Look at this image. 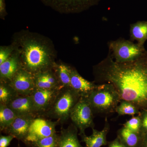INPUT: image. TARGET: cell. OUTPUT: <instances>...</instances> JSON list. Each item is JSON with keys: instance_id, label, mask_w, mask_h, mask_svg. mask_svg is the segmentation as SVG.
<instances>
[{"instance_id": "1", "label": "cell", "mask_w": 147, "mask_h": 147, "mask_svg": "<svg viewBox=\"0 0 147 147\" xmlns=\"http://www.w3.org/2000/svg\"><path fill=\"white\" fill-rule=\"evenodd\" d=\"M94 82L110 84L121 100L133 103L140 111L147 108V52L131 61L119 63L110 53L93 67Z\"/></svg>"}, {"instance_id": "2", "label": "cell", "mask_w": 147, "mask_h": 147, "mask_svg": "<svg viewBox=\"0 0 147 147\" xmlns=\"http://www.w3.org/2000/svg\"><path fill=\"white\" fill-rule=\"evenodd\" d=\"M12 43L19 53L23 68L34 75L54 68L57 52L50 38L22 30L15 34Z\"/></svg>"}, {"instance_id": "3", "label": "cell", "mask_w": 147, "mask_h": 147, "mask_svg": "<svg viewBox=\"0 0 147 147\" xmlns=\"http://www.w3.org/2000/svg\"><path fill=\"white\" fill-rule=\"evenodd\" d=\"M97 85L87 97L94 115H107L115 113L121 100L118 93L111 84Z\"/></svg>"}, {"instance_id": "4", "label": "cell", "mask_w": 147, "mask_h": 147, "mask_svg": "<svg viewBox=\"0 0 147 147\" xmlns=\"http://www.w3.org/2000/svg\"><path fill=\"white\" fill-rule=\"evenodd\" d=\"M80 96L71 88H64L59 91L50 110L44 115L65 123L70 118L72 109L80 99Z\"/></svg>"}, {"instance_id": "5", "label": "cell", "mask_w": 147, "mask_h": 147, "mask_svg": "<svg viewBox=\"0 0 147 147\" xmlns=\"http://www.w3.org/2000/svg\"><path fill=\"white\" fill-rule=\"evenodd\" d=\"M108 46L109 53L114 60L119 63L136 60L146 52L143 45L124 39L112 40Z\"/></svg>"}, {"instance_id": "6", "label": "cell", "mask_w": 147, "mask_h": 147, "mask_svg": "<svg viewBox=\"0 0 147 147\" xmlns=\"http://www.w3.org/2000/svg\"><path fill=\"white\" fill-rule=\"evenodd\" d=\"M72 123L78 128L80 136L87 128H94V114L87 97H81L70 115Z\"/></svg>"}, {"instance_id": "7", "label": "cell", "mask_w": 147, "mask_h": 147, "mask_svg": "<svg viewBox=\"0 0 147 147\" xmlns=\"http://www.w3.org/2000/svg\"><path fill=\"white\" fill-rule=\"evenodd\" d=\"M61 13H80L95 5L99 0H40Z\"/></svg>"}, {"instance_id": "8", "label": "cell", "mask_w": 147, "mask_h": 147, "mask_svg": "<svg viewBox=\"0 0 147 147\" xmlns=\"http://www.w3.org/2000/svg\"><path fill=\"white\" fill-rule=\"evenodd\" d=\"M59 123L57 121H53L42 118L36 117L30 126L25 143L30 144L32 142L56 134V127Z\"/></svg>"}, {"instance_id": "9", "label": "cell", "mask_w": 147, "mask_h": 147, "mask_svg": "<svg viewBox=\"0 0 147 147\" xmlns=\"http://www.w3.org/2000/svg\"><path fill=\"white\" fill-rule=\"evenodd\" d=\"M60 90L36 88L30 96L38 116H44L50 110Z\"/></svg>"}, {"instance_id": "10", "label": "cell", "mask_w": 147, "mask_h": 147, "mask_svg": "<svg viewBox=\"0 0 147 147\" xmlns=\"http://www.w3.org/2000/svg\"><path fill=\"white\" fill-rule=\"evenodd\" d=\"M21 95H30L36 88L34 75L22 67L8 83Z\"/></svg>"}, {"instance_id": "11", "label": "cell", "mask_w": 147, "mask_h": 147, "mask_svg": "<svg viewBox=\"0 0 147 147\" xmlns=\"http://www.w3.org/2000/svg\"><path fill=\"white\" fill-rule=\"evenodd\" d=\"M36 117L33 116H17L5 131L25 143L30 126Z\"/></svg>"}, {"instance_id": "12", "label": "cell", "mask_w": 147, "mask_h": 147, "mask_svg": "<svg viewBox=\"0 0 147 147\" xmlns=\"http://www.w3.org/2000/svg\"><path fill=\"white\" fill-rule=\"evenodd\" d=\"M22 67L20 55L15 50L6 61L0 64V82L9 83Z\"/></svg>"}, {"instance_id": "13", "label": "cell", "mask_w": 147, "mask_h": 147, "mask_svg": "<svg viewBox=\"0 0 147 147\" xmlns=\"http://www.w3.org/2000/svg\"><path fill=\"white\" fill-rule=\"evenodd\" d=\"M7 105L18 116H38L30 95H19Z\"/></svg>"}, {"instance_id": "14", "label": "cell", "mask_w": 147, "mask_h": 147, "mask_svg": "<svg viewBox=\"0 0 147 147\" xmlns=\"http://www.w3.org/2000/svg\"><path fill=\"white\" fill-rule=\"evenodd\" d=\"M97 85L94 82H90L84 79L75 68L71 67L70 88L81 97H88Z\"/></svg>"}, {"instance_id": "15", "label": "cell", "mask_w": 147, "mask_h": 147, "mask_svg": "<svg viewBox=\"0 0 147 147\" xmlns=\"http://www.w3.org/2000/svg\"><path fill=\"white\" fill-rule=\"evenodd\" d=\"M110 125L108 119H105L104 127L100 131L92 129V133L90 136H88L86 134L81 135L82 142L86 144V147H101L108 145L107 136L110 131Z\"/></svg>"}, {"instance_id": "16", "label": "cell", "mask_w": 147, "mask_h": 147, "mask_svg": "<svg viewBox=\"0 0 147 147\" xmlns=\"http://www.w3.org/2000/svg\"><path fill=\"white\" fill-rule=\"evenodd\" d=\"M34 78L36 88L58 90L63 88L53 69L37 74L34 75Z\"/></svg>"}, {"instance_id": "17", "label": "cell", "mask_w": 147, "mask_h": 147, "mask_svg": "<svg viewBox=\"0 0 147 147\" xmlns=\"http://www.w3.org/2000/svg\"><path fill=\"white\" fill-rule=\"evenodd\" d=\"M78 128L73 123L61 130L59 147H86L81 145L78 137Z\"/></svg>"}, {"instance_id": "18", "label": "cell", "mask_w": 147, "mask_h": 147, "mask_svg": "<svg viewBox=\"0 0 147 147\" xmlns=\"http://www.w3.org/2000/svg\"><path fill=\"white\" fill-rule=\"evenodd\" d=\"M117 137L125 147H141L144 134L133 132L123 127L118 130Z\"/></svg>"}, {"instance_id": "19", "label": "cell", "mask_w": 147, "mask_h": 147, "mask_svg": "<svg viewBox=\"0 0 147 147\" xmlns=\"http://www.w3.org/2000/svg\"><path fill=\"white\" fill-rule=\"evenodd\" d=\"M130 38L137 43L144 46L147 40V21H139L130 25Z\"/></svg>"}, {"instance_id": "20", "label": "cell", "mask_w": 147, "mask_h": 147, "mask_svg": "<svg viewBox=\"0 0 147 147\" xmlns=\"http://www.w3.org/2000/svg\"><path fill=\"white\" fill-rule=\"evenodd\" d=\"M71 67L63 63H55L53 69L62 88H70Z\"/></svg>"}, {"instance_id": "21", "label": "cell", "mask_w": 147, "mask_h": 147, "mask_svg": "<svg viewBox=\"0 0 147 147\" xmlns=\"http://www.w3.org/2000/svg\"><path fill=\"white\" fill-rule=\"evenodd\" d=\"M17 115L8 105L0 104V129L4 131L8 128Z\"/></svg>"}, {"instance_id": "22", "label": "cell", "mask_w": 147, "mask_h": 147, "mask_svg": "<svg viewBox=\"0 0 147 147\" xmlns=\"http://www.w3.org/2000/svg\"><path fill=\"white\" fill-rule=\"evenodd\" d=\"M18 95L8 83L0 82V104L7 105Z\"/></svg>"}, {"instance_id": "23", "label": "cell", "mask_w": 147, "mask_h": 147, "mask_svg": "<svg viewBox=\"0 0 147 147\" xmlns=\"http://www.w3.org/2000/svg\"><path fill=\"white\" fill-rule=\"evenodd\" d=\"M140 111L139 108L132 102L121 100L116 108L115 112L119 116H134L135 115H139Z\"/></svg>"}, {"instance_id": "24", "label": "cell", "mask_w": 147, "mask_h": 147, "mask_svg": "<svg viewBox=\"0 0 147 147\" xmlns=\"http://www.w3.org/2000/svg\"><path fill=\"white\" fill-rule=\"evenodd\" d=\"M59 135L57 133L50 137H45L30 145L32 147H59Z\"/></svg>"}, {"instance_id": "25", "label": "cell", "mask_w": 147, "mask_h": 147, "mask_svg": "<svg viewBox=\"0 0 147 147\" xmlns=\"http://www.w3.org/2000/svg\"><path fill=\"white\" fill-rule=\"evenodd\" d=\"M123 127L135 133L142 134V122L139 115L133 117L123 124Z\"/></svg>"}, {"instance_id": "26", "label": "cell", "mask_w": 147, "mask_h": 147, "mask_svg": "<svg viewBox=\"0 0 147 147\" xmlns=\"http://www.w3.org/2000/svg\"><path fill=\"white\" fill-rule=\"evenodd\" d=\"M15 50L16 47L13 43L8 46H1L0 47V64L6 61Z\"/></svg>"}, {"instance_id": "27", "label": "cell", "mask_w": 147, "mask_h": 147, "mask_svg": "<svg viewBox=\"0 0 147 147\" xmlns=\"http://www.w3.org/2000/svg\"><path fill=\"white\" fill-rule=\"evenodd\" d=\"M139 115L142 122V133L144 134L147 133V108L140 111Z\"/></svg>"}, {"instance_id": "28", "label": "cell", "mask_w": 147, "mask_h": 147, "mask_svg": "<svg viewBox=\"0 0 147 147\" xmlns=\"http://www.w3.org/2000/svg\"><path fill=\"white\" fill-rule=\"evenodd\" d=\"M13 135L8 134L7 136L1 135L0 137V147H7L10 145L11 142L14 139Z\"/></svg>"}, {"instance_id": "29", "label": "cell", "mask_w": 147, "mask_h": 147, "mask_svg": "<svg viewBox=\"0 0 147 147\" xmlns=\"http://www.w3.org/2000/svg\"><path fill=\"white\" fill-rule=\"evenodd\" d=\"M108 147H125L117 137L113 141L108 142Z\"/></svg>"}, {"instance_id": "30", "label": "cell", "mask_w": 147, "mask_h": 147, "mask_svg": "<svg viewBox=\"0 0 147 147\" xmlns=\"http://www.w3.org/2000/svg\"><path fill=\"white\" fill-rule=\"evenodd\" d=\"M7 14L5 0H0V17L4 19Z\"/></svg>"}, {"instance_id": "31", "label": "cell", "mask_w": 147, "mask_h": 147, "mask_svg": "<svg viewBox=\"0 0 147 147\" xmlns=\"http://www.w3.org/2000/svg\"><path fill=\"white\" fill-rule=\"evenodd\" d=\"M141 147H147V133L144 134L143 141Z\"/></svg>"}]
</instances>
